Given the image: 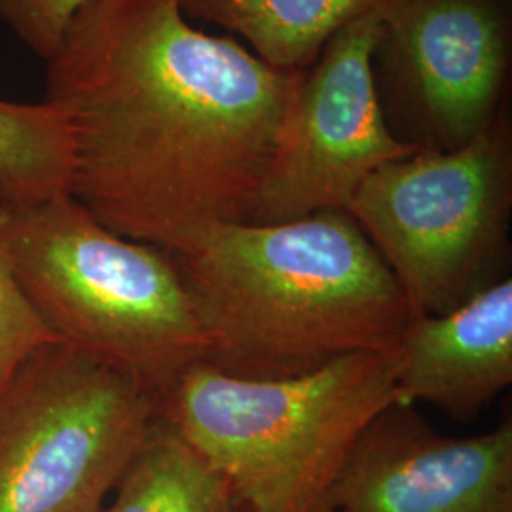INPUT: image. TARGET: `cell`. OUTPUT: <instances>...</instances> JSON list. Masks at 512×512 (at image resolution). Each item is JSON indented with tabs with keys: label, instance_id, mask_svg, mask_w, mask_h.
<instances>
[{
	"label": "cell",
	"instance_id": "cell-1",
	"mask_svg": "<svg viewBox=\"0 0 512 512\" xmlns=\"http://www.w3.org/2000/svg\"><path fill=\"white\" fill-rule=\"evenodd\" d=\"M304 73L192 27L181 0H93L46 61L44 99L73 135L71 196L167 253L253 222Z\"/></svg>",
	"mask_w": 512,
	"mask_h": 512
},
{
	"label": "cell",
	"instance_id": "cell-2",
	"mask_svg": "<svg viewBox=\"0 0 512 512\" xmlns=\"http://www.w3.org/2000/svg\"><path fill=\"white\" fill-rule=\"evenodd\" d=\"M169 255L202 321L203 363L232 378L285 380L395 351L414 319L348 211L219 224Z\"/></svg>",
	"mask_w": 512,
	"mask_h": 512
},
{
	"label": "cell",
	"instance_id": "cell-3",
	"mask_svg": "<svg viewBox=\"0 0 512 512\" xmlns=\"http://www.w3.org/2000/svg\"><path fill=\"white\" fill-rule=\"evenodd\" d=\"M0 245L57 342L156 403L205 361L202 321L175 258L112 232L71 194L0 202Z\"/></svg>",
	"mask_w": 512,
	"mask_h": 512
},
{
	"label": "cell",
	"instance_id": "cell-4",
	"mask_svg": "<svg viewBox=\"0 0 512 512\" xmlns=\"http://www.w3.org/2000/svg\"><path fill=\"white\" fill-rule=\"evenodd\" d=\"M397 353L368 351L285 380L192 366L160 404L247 512H332L330 494L368 425L397 404Z\"/></svg>",
	"mask_w": 512,
	"mask_h": 512
},
{
	"label": "cell",
	"instance_id": "cell-5",
	"mask_svg": "<svg viewBox=\"0 0 512 512\" xmlns=\"http://www.w3.org/2000/svg\"><path fill=\"white\" fill-rule=\"evenodd\" d=\"M512 207L509 107L458 150L378 167L348 213L401 285L414 317L454 310L497 281Z\"/></svg>",
	"mask_w": 512,
	"mask_h": 512
},
{
	"label": "cell",
	"instance_id": "cell-6",
	"mask_svg": "<svg viewBox=\"0 0 512 512\" xmlns=\"http://www.w3.org/2000/svg\"><path fill=\"white\" fill-rule=\"evenodd\" d=\"M160 404L61 344L0 395V512H101Z\"/></svg>",
	"mask_w": 512,
	"mask_h": 512
},
{
	"label": "cell",
	"instance_id": "cell-7",
	"mask_svg": "<svg viewBox=\"0 0 512 512\" xmlns=\"http://www.w3.org/2000/svg\"><path fill=\"white\" fill-rule=\"evenodd\" d=\"M512 0H387L372 71L385 124L420 150H458L507 107Z\"/></svg>",
	"mask_w": 512,
	"mask_h": 512
},
{
	"label": "cell",
	"instance_id": "cell-8",
	"mask_svg": "<svg viewBox=\"0 0 512 512\" xmlns=\"http://www.w3.org/2000/svg\"><path fill=\"white\" fill-rule=\"evenodd\" d=\"M385 4L336 33L306 69L251 224L348 211L378 167L420 152L387 128L376 92Z\"/></svg>",
	"mask_w": 512,
	"mask_h": 512
},
{
	"label": "cell",
	"instance_id": "cell-9",
	"mask_svg": "<svg viewBox=\"0 0 512 512\" xmlns=\"http://www.w3.org/2000/svg\"><path fill=\"white\" fill-rule=\"evenodd\" d=\"M332 512H512V423L444 437L412 406L368 425L330 494Z\"/></svg>",
	"mask_w": 512,
	"mask_h": 512
},
{
	"label": "cell",
	"instance_id": "cell-10",
	"mask_svg": "<svg viewBox=\"0 0 512 512\" xmlns=\"http://www.w3.org/2000/svg\"><path fill=\"white\" fill-rule=\"evenodd\" d=\"M397 353V404L473 418L512 384V279L499 277L454 310L414 317Z\"/></svg>",
	"mask_w": 512,
	"mask_h": 512
},
{
	"label": "cell",
	"instance_id": "cell-11",
	"mask_svg": "<svg viewBox=\"0 0 512 512\" xmlns=\"http://www.w3.org/2000/svg\"><path fill=\"white\" fill-rule=\"evenodd\" d=\"M385 0H181L186 18L247 40L253 54L285 71H306L330 38Z\"/></svg>",
	"mask_w": 512,
	"mask_h": 512
},
{
	"label": "cell",
	"instance_id": "cell-12",
	"mask_svg": "<svg viewBox=\"0 0 512 512\" xmlns=\"http://www.w3.org/2000/svg\"><path fill=\"white\" fill-rule=\"evenodd\" d=\"M101 512H224L234 505L226 478L158 416Z\"/></svg>",
	"mask_w": 512,
	"mask_h": 512
},
{
	"label": "cell",
	"instance_id": "cell-13",
	"mask_svg": "<svg viewBox=\"0 0 512 512\" xmlns=\"http://www.w3.org/2000/svg\"><path fill=\"white\" fill-rule=\"evenodd\" d=\"M73 135L48 103L0 99V202H40L71 194Z\"/></svg>",
	"mask_w": 512,
	"mask_h": 512
},
{
	"label": "cell",
	"instance_id": "cell-14",
	"mask_svg": "<svg viewBox=\"0 0 512 512\" xmlns=\"http://www.w3.org/2000/svg\"><path fill=\"white\" fill-rule=\"evenodd\" d=\"M57 344L54 332L21 289L0 245V395L33 357Z\"/></svg>",
	"mask_w": 512,
	"mask_h": 512
},
{
	"label": "cell",
	"instance_id": "cell-15",
	"mask_svg": "<svg viewBox=\"0 0 512 512\" xmlns=\"http://www.w3.org/2000/svg\"><path fill=\"white\" fill-rule=\"evenodd\" d=\"M93 0H0L4 25L44 63L55 54L76 14Z\"/></svg>",
	"mask_w": 512,
	"mask_h": 512
},
{
	"label": "cell",
	"instance_id": "cell-16",
	"mask_svg": "<svg viewBox=\"0 0 512 512\" xmlns=\"http://www.w3.org/2000/svg\"><path fill=\"white\" fill-rule=\"evenodd\" d=\"M224 512H247L245 511V509H241V507H238V505H236V503H234V505H232V507H228V509H226V511Z\"/></svg>",
	"mask_w": 512,
	"mask_h": 512
}]
</instances>
